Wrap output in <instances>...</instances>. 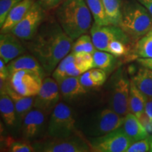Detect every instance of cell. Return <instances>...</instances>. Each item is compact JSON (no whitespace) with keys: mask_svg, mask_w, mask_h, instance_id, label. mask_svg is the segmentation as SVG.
<instances>
[{"mask_svg":"<svg viewBox=\"0 0 152 152\" xmlns=\"http://www.w3.org/2000/svg\"><path fill=\"white\" fill-rule=\"evenodd\" d=\"M73 39L57 21L41 25L27 47L47 73H51L64 57L71 52Z\"/></svg>","mask_w":152,"mask_h":152,"instance_id":"1","label":"cell"},{"mask_svg":"<svg viewBox=\"0 0 152 152\" xmlns=\"http://www.w3.org/2000/svg\"><path fill=\"white\" fill-rule=\"evenodd\" d=\"M57 22L73 40L92 27V16L85 0H64L56 11Z\"/></svg>","mask_w":152,"mask_h":152,"instance_id":"2","label":"cell"},{"mask_svg":"<svg viewBox=\"0 0 152 152\" xmlns=\"http://www.w3.org/2000/svg\"><path fill=\"white\" fill-rule=\"evenodd\" d=\"M120 27L130 37L137 39L152 29V16L137 0H126L122 5Z\"/></svg>","mask_w":152,"mask_h":152,"instance_id":"3","label":"cell"},{"mask_svg":"<svg viewBox=\"0 0 152 152\" xmlns=\"http://www.w3.org/2000/svg\"><path fill=\"white\" fill-rule=\"evenodd\" d=\"M124 118L111 109H103L93 112L82 121L81 130L90 137H99L122 126Z\"/></svg>","mask_w":152,"mask_h":152,"instance_id":"4","label":"cell"},{"mask_svg":"<svg viewBox=\"0 0 152 152\" xmlns=\"http://www.w3.org/2000/svg\"><path fill=\"white\" fill-rule=\"evenodd\" d=\"M35 151L39 152H90L88 140L77 134L66 137H53L47 135L32 142Z\"/></svg>","mask_w":152,"mask_h":152,"instance_id":"5","label":"cell"},{"mask_svg":"<svg viewBox=\"0 0 152 152\" xmlns=\"http://www.w3.org/2000/svg\"><path fill=\"white\" fill-rule=\"evenodd\" d=\"M108 104L109 107L121 116L125 117L130 113L129 96L130 80L123 68L118 70L111 80Z\"/></svg>","mask_w":152,"mask_h":152,"instance_id":"6","label":"cell"},{"mask_svg":"<svg viewBox=\"0 0 152 152\" xmlns=\"http://www.w3.org/2000/svg\"><path fill=\"white\" fill-rule=\"evenodd\" d=\"M73 111L64 102H59L53 109L48 120L47 135L66 137L77 134Z\"/></svg>","mask_w":152,"mask_h":152,"instance_id":"7","label":"cell"},{"mask_svg":"<svg viewBox=\"0 0 152 152\" xmlns=\"http://www.w3.org/2000/svg\"><path fill=\"white\" fill-rule=\"evenodd\" d=\"M88 141L94 152H126L133 143L122 127L104 135L90 137Z\"/></svg>","mask_w":152,"mask_h":152,"instance_id":"8","label":"cell"},{"mask_svg":"<svg viewBox=\"0 0 152 152\" xmlns=\"http://www.w3.org/2000/svg\"><path fill=\"white\" fill-rule=\"evenodd\" d=\"M45 11L35 1L22 20L13 28L12 33L23 41L31 40L37 34L45 16Z\"/></svg>","mask_w":152,"mask_h":152,"instance_id":"9","label":"cell"},{"mask_svg":"<svg viewBox=\"0 0 152 152\" xmlns=\"http://www.w3.org/2000/svg\"><path fill=\"white\" fill-rule=\"evenodd\" d=\"M44 77L31 70H21L11 75L9 83L15 91L23 96H35L39 92Z\"/></svg>","mask_w":152,"mask_h":152,"instance_id":"10","label":"cell"},{"mask_svg":"<svg viewBox=\"0 0 152 152\" xmlns=\"http://www.w3.org/2000/svg\"><path fill=\"white\" fill-rule=\"evenodd\" d=\"M90 35L96 49L107 52L108 46L114 40H121L130 43V37L120 26L108 25L99 26L93 23Z\"/></svg>","mask_w":152,"mask_h":152,"instance_id":"11","label":"cell"},{"mask_svg":"<svg viewBox=\"0 0 152 152\" xmlns=\"http://www.w3.org/2000/svg\"><path fill=\"white\" fill-rule=\"evenodd\" d=\"M61 96L58 83L53 77H45L39 92L34 96V108L50 115L55 106L60 102Z\"/></svg>","mask_w":152,"mask_h":152,"instance_id":"12","label":"cell"},{"mask_svg":"<svg viewBox=\"0 0 152 152\" xmlns=\"http://www.w3.org/2000/svg\"><path fill=\"white\" fill-rule=\"evenodd\" d=\"M48 115V113L39 109H32L24 118L21 124L23 137L30 141L42 138L45 130H47Z\"/></svg>","mask_w":152,"mask_h":152,"instance_id":"13","label":"cell"},{"mask_svg":"<svg viewBox=\"0 0 152 152\" xmlns=\"http://www.w3.org/2000/svg\"><path fill=\"white\" fill-rule=\"evenodd\" d=\"M26 52L20 39L12 33H1L0 35V57L6 64L23 54Z\"/></svg>","mask_w":152,"mask_h":152,"instance_id":"14","label":"cell"},{"mask_svg":"<svg viewBox=\"0 0 152 152\" xmlns=\"http://www.w3.org/2000/svg\"><path fill=\"white\" fill-rule=\"evenodd\" d=\"M1 88L4 89L11 98L16 108L18 125H21L26 115L34 108V96H26L15 91L8 81H1Z\"/></svg>","mask_w":152,"mask_h":152,"instance_id":"15","label":"cell"},{"mask_svg":"<svg viewBox=\"0 0 152 152\" xmlns=\"http://www.w3.org/2000/svg\"><path fill=\"white\" fill-rule=\"evenodd\" d=\"M7 66H8L10 76L15 72L21 71V70L35 71L40 74L43 77L47 73L41 64H39V62L33 54L20 55L17 58H14V60L11 61L7 64Z\"/></svg>","mask_w":152,"mask_h":152,"instance_id":"16","label":"cell"},{"mask_svg":"<svg viewBox=\"0 0 152 152\" xmlns=\"http://www.w3.org/2000/svg\"><path fill=\"white\" fill-rule=\"evenodd\" d=\"M35 0H22L9 11L8 16L1 28V33H9L23 18Z\"/></svg>","mask_w":152,"mask_h":152,"instance_id":"17","label":"cell"},{"mask_svg":"<svg viewBox=\"0 0 152 152\" xmlns=\"http://www.w3.org/2000/svg\"><path fill=\"white\" fill-rule=\"evenodd\" d=\"M58 85L61 95L67 102L75 99L87 93V89L82 85L79 77L68 76Z\"/></svg>","mask_w":152,"mask_h":152,"instance_id":"18","label":"cell"},{"mask_svg":"<svg viewBox=\"0 0 152 152\" xmlns=\"http://www.w3.org/2000/svg\"><path fill=\"white\" fill-rule=\"evenodd\" d=\"M121 127L133 143L149 136V133L142 123L138 118L132 113H129L125 115Z\"/></svg>","mask_w":152,"mask_h":152,"instance_id":"19","label":"cell"},{"mask_svg":"<svg viewBox=\"0 0 152 152\" xmlns=\"http://www.w3.org/2000/svg\"><path fill=\"white\" fill-rule=\"evenodd\" d=\"M0 113L3 121L9 128H15L18 125L14 102L3 88H1L0 94Z\"/></svg>","mask_w":152,"mask_h":152,"instance_id":"20","label":"cell"},{"mask_svg":"<svg viewBox=\"0 0 152 152\" xmlns=\"http://www.w3.org/2000/svg\"><path fill=\"white\" fill-rule=\"evenodd\" d=\"M147 96L142 93L134 84L132 80H130V96H129V109L130 113L140 118L145 113V104Z\"/></svg>","mask_w":152,"mask_h":152,"instance_id":"21","label":"cell"},{"mask_svg":"<svg viewBox=\"0 0 152 152\" xmlns=\"http://www.w3.org/2000/svg\"><path fill=\"white\" fill-rule=\"evenodd\" d=\"M132 80L147 98H152V71L145 67L140 68Z\"/></svg>","mask_w":152,"mask_h":152,"instance_id":"22","label":"cell"},{"mask_svg":"<svg viewBox=\"0 0 152 152\" xmlns=\"http://www.w3.org/2000/svg\"><path fill=\"white\" fill-rule=\"evenodd\" d=\"M94 19V23L99 26L111 25L106 15L102 0H85Z\"/></svg>","mask_w":152,"mask_h":152,"instance_id":"23","label":"cell"},{"mask_svg":"<svg viewBox=\"0 0 152 152\" xmlns=\"http://www.w3.org/2000/svg\"><path fill=\"white\" fill-rule=\"evenodd\" d=\"M111 25L120 26L122 19L121 0H102Z\"/></svg>","mask_w":152,"mask_h":152,"instance_id":"24","label":"cell"},{"mask_svg":"<svg viewBox=\"0 0 152 152\" xmlns=\"http://www.w3.org/2000/svg\"><path fill=\"white\" fill-rule=\"evenodd\" d=\"M94 59V68H99L106 72L112 70L115 65V56L106 51L96 49L92 54Z\"/></svg>","mask_w":152,"mask_h":152,"instance_id":"25","label":"cell"},{"mask_svg":"<svg viewBox=\"0 0 152 152\" xmlns=\"http://www.w3.org/2000/svg\"><path fill=\"white\" fill-rule=\"evenodd\" d=\"M96 50V49L93 43L92 37L87 34H84V35L77 37L76 40L74 42L73 47H72L71 52L73 54L86 52L93 54Z\"/></svg>","mask_w":152,"mask_h":152,"instance_id":"26","label":"cell"},{"mask_svg":"<svg viewBox=\"0 0 152 152\" xmlns=\"http://www.w3.org/2000/svg\"><path fill=\"white\" fill-rule=\"evenodd\" d=\"M134 52L140 58H152V37L147 35L137 42Z\"/></svg>","mask_w":152,"mask_h":152,"instance_id":"27","label":"cell"},{"mask_svg":"<svg viewBox=\"0 0 152 152\" xmlns=\"http://www.w3.org/2000/svg\"><path fill=\"white\" fill-rule=\"evenodd\" d=\"M6 144L8 147V151L11 152H35L32 142L30 140L23 139L20 140H14L9 138L6 141Z\"/></svg>","mask_w":152,"mask_h":152,"instance_id":"28","label":"cell"},{"mask_svg":"<svg viewBox=\"0 0 152 152\" xmlns=\"http://www.w3.org/2000/svg\"><path fill=\"white\" fill-rule=\"evenodd\" d=\"M75 60V54L71 52V54H68L67 56L64 57L63 59L59 62V64L57 65L54 71H53L52 77L56 80L58 84L59 85L64 79H65L66 75V68L67 64L69 62L73 61Z\"/></svg>","mask_w":152,"mask_h":152,"instance_id":"29","label":"cell"},{"mask_svg":"<svg viewBox=\"0 0 152 152\" xmlns=\"http://www.w3.org/2000/svg\"><path fill=\"white\" fill-rule=\"evenodd\" d=\"M75 61L83 73L94 68V59L92 54L86 52L76 53Z\"/></svg>","mask_w":152,"mask_h":152,"instance_id":"30","label":"cell"},{"mask_svg":"<svg viewBox=\"0 0 152 152\" xmlns=\"http://www.w3.org/2000/svg\"><path fill=\"white\" fill-rule=\"evenodd\" d=\"M130 50V43L125 42L121 40H114L108 46L107 52L113 56L119 57L128 54Z\"/></svg>","mask_w":152,"mask_h":152,"instance_id":"31","label":"cell"},{"mask_svg":"<svg viewBox=\"0 0 152 152\" xmlns=\"http://www.w3.org/2000/svg\"><path fill=\"white\" fill-rule=\"evenodd\" d=\"M22 0H0V27L2 26L9 11Z\"/></svg>","mask_w":152,"mask_h":152,"instance_id":"32","label":"cell"},{"mask_svg":"<svg viewBox=\"0 0 152 152\" xmlns=\"http://www.w3.org/2000/svg\"><path fill=\"white\" fill-rule=\"evenodd\" d=\"M150 140L151 135L147 138L139 140L132 143L127 149L126 152H147L150 150Z\"/></svg>","mask_w":152,"mask_h":152,"instance_id":"33","label":"cell"},{"mask_svg":"<svg viewBox=\"0 0 152 152\" xmlns=\"http://www.w3.org/2000/svg\"><path fill=\"white\" fill-rule=\"evenodd\" d=\"M79 79L82 85L86 89H91L100 87L98 83L92 77V75H91L90 70L85 72V73H83L82 75H80Z\"/></svg>","mask_w":152,"mask_h":152,"instance_id":"34","label":"cell"},{"mask_svg":"<svg viewBox=\"0 0 152 152\" xmlns=\"http://www.w3.org/2000/svg\"><path fill=\"white\" fill-rule=\"evenodd\" d=\"M90 73L92 77L99 86H102L105 83L106 79V73L105 71L99 68H93L90 69Z\"/></svg>","mask_w":152,"mask_h":152,"instance_id":"35","label":"cell"},{"mask_svg":"<svg viewBox=\"0 0 152 152\" xmlns=\"http://www.w3.org/2000/svg\"><path fill=\"white\" fill-rule=\"evenodd\" d=\"M66 75L68 76H73V77H79L80 75L83 73V72L81 71L80 68L77 66L75 61V60L73 61L69 62L67 64L66 68Z\"/></svg>","mask_w":152,"mask_h":152,"instance_id":"36","label":"cell"},{"mask_svg":"<svg viewBox=\"0 0 152 152\" xmlns=\"http://www.w3.org/2000/svg\"><path fill=\"white\" fill-rule=\"evenodd\" d=\"M40 4L45 10H49L58 7L61 0H35Z\"/></svg>","mask_w":152,"mask_h":152,"instance_id":"37","label":"cell"},{"mask_svg":"<svg viewBox=\"0 0 152 152\" xmlns=\"http://www.w3.org/2000/svg\"><path fill=\"white\" fill-rule=\"evenodd\" d=\"M10 78V73H9L8 66L7 64L4 61L3 59L0 60V79L1 81H8Z\"/></svg>","mask_w":152,"mask_h":152,"instance_id":"38","label":"cell"},{"mask_svg":"<svg viewBox=\"0 0 152 152\" xmlns=\"http://www.w3.org/2000/svg\"><path fill=\"white\" fill-rule=\"evenodd\" d=\"M145 113L152 123V98H147L145 104Z\"/></svg>","mask_w":152,"mask_h":152,"instance_id":"39","label":"cell"},{"mask_svg":"<svg viewBox=\"0 0 152 152\" xmlns=\"http://www.w3.org/2000/svg\"><path fill=\"white\" fill-rule=\"evenodd\" d=\"M137 61L144 67L152 70V58H140Z\"/></svg>","mask_w":152,"mask_h":152,"instance_id":"40","label":"cell"},{"mask_svg":"<svg viewBox=\"0 0 152 152\" xmlns=\"http://www.w3.org/2000/svg\"><path fill=\"white\" fill-rule=\"evenodd\" d=\"M147 9L152 16V0H137Z\"/></svg>","mask_w":152,"mask_h":152,"instance_id":"41","label":"cell"},{"mask_svg":"<svg viewBox=\"0 0 152 152\" xmlns=\"http://www.w3.org/2000/svg\"><path fill=\"white\" fill-rule=\"evenodd\" d=\"M149 151L152 152V135H151V140H150V150Z\"/></svg>","mask_w":152,"mask_h":152,"instance_id":"42","label":"cell"}]
</instances>
